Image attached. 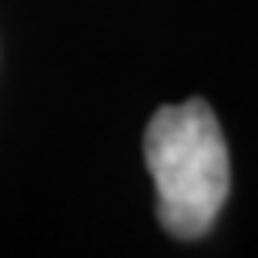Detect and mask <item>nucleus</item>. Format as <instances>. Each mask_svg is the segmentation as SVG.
<instances>
[{
	"mask_svg": "<svg viewBox=\"0 0 258 258\" xmlns=\"http://www.w3.org/2000/svg\"><path fill=\"white\" fill-rule=\"evenodd\" d=\"M144 161L158 188V218L174 238H201L231 188L228 144L208 101L154 111L144 131Z\"/></svg>",
	"mask_w": 258,
	"mask_h": 258,
	"instance_id": "nucleus-1",
	"label": "nucleus"
}]
</instances>
